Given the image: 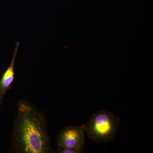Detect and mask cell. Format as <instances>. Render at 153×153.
<instances>
[{"label": "cell", "instance_id": "obj_1", "mask_svg": "<svg viewBox=\"0 0 153 153\" xmlns=\"http://www.w3.org/2000/svg\"><path fill=\"white\" fill-rule=\"evenodd\" d=\"M10 151L22 153L53 152L46 115L27 100L19 101Z\"/></svg>", "mask_w": 153, "mask_h": 153}, {"label": "cell", "instance_id": "obj_2", "mask_svg": "<svg viewBox=\"0 0 153 153\" xmlns=\"http://www.w3.org/2000/svg\"><path fill=\"white\" fill-rule=\"evenodd\" d=\"M120 124L119 118L114 113L102 110L91 116L85 125V132L97 143H105L114 140Z\"/></svg>", "mask_w": 153, "mask_h": 153}, {"label": "cell", "instance_id": "obj_3", "mask_svg": "<svg viewBox=\"0 0 153 153\" xmlns=\"http://www.w3.org/2000/svg\"><path fill=\"white\" fill-rule=\"evenodd\" d=\"M85 125L68 126L60 132L57 137V149H70L83 151L85 145Z\"/></svg>", "mask_w": 153, "mask_h": 153}, {"label": "cell", "instance_id": "obj_4", "mask_svg": "<svg viewBox=\"0 0 153 153\" xmlns=\"http://www.w3.org/2000/svg\"><path fill=\"white\" fill-rule=\"evenodd\" d=\"M19 42H17L13 56L12 58L10 66L4 71L0 78V106L2 102L3 99L7 92L11 88V86L13 82L15 77V61L18 49L19 46Z\"/></svg>", "mask_w": 153, "mask_h": 153}, {"label": "cell", "instance_id": "obj_5", "mask_svg": "<svg viewBox=\"0 0 153 153\" xmlns=\"http://www.w3.org/2000/svg\"><path fill=\"white\" fill-rule=\"evenodd\" d=\"M57 153H81L83 151L70 149H57Z\"/></svg>", "mask_w": 153, "mask_h": 153}]
</instances>
